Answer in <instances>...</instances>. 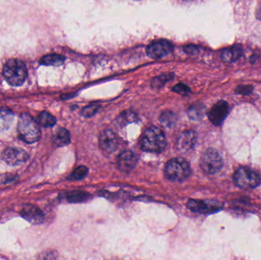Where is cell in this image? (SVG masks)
<instances>
[{
  "label": "cell",
  "instance_id": "obj_7",
  "mask_svg": "<svg viewBox=\"0 0 261 260\" xmlns=\"http://www.w3.org/2000/svg\"><path fill=\"white\" fill-rule=\"evenodd\" d=\"M187 207L193 212L202 214H211L222 209L224 204L221 201L215 200L190 199L187 203Z\"/></svg>",
  "mask_w": 261,
  "mask_h": 260
},
{
  "label": "cell",
  "instance_id": "obj_2",
  "mask_svg": "<svg viewBox=\"0 0 261 260\" xmlns=\"http://www.w3.org/2000/svg\"><path fill=\"white\" fill-rule=\"evenodd\" d=\"M17 130L20 138L29 144L39 141L42 135L39 123L29 114H22Z\"/></svg>",
  "mask_w": 261,
  "mask_h": 260
},
{
  "label": "cell",
  "instance_id": "obj_30",
  "mask_svg": "<svg viewBox=\"0 0 261 260\" xmlns=\"http://www.w3.org/2000/svg\"><path fill=\"white\" fill-rule=\"evenodd\" d=\"M256 17L261 21V4L258 6L256 10Z\"/></svg>",
  "mask_w": 261,
  "mask_h": 260
},
{
  "label": "cell",
  "instance_id": "obj_3",
  "mask_svg": "<svg viewBox=\"0 0 261 260\" xmlns=\"http://www.w3.org/2000/svg\"><path fill=\"white\" fill-rule=\"evenodd\" d=\"M4 78L13 86H22L28 77V69L24 62L18 59H11L4 66Z\"/></svg>",
  "mask_w": 261,
  "mask_h": 260
},
{
  "label": "cell",
  "instance_id": "obj_13",
  "mask_svg": "<svg viewBox=\"0 0 261 260\" xmlns=\"http://www.w3.org/2000/svg\"><path fill=\"white\" fill-rule=\"evenodd\" d=\"M197 141V136L193 131H183L178 137L176 148L182 153L192 150Z\"/></svg>",
  "mask_w": 261,
  "mask_h": 260
},
{
  "label": "cell",
  "instance_id": "obj_18",
  "mask_svg": "<svg viewBox=\"0 0 261 260\" xmlns=\"http://www.w3.org/2000/svg\"><path fill=\"white\" fill-rule=\"evenodd\" d=\"M65 61V58L61 55L52 54V55H45L41 60L40 64L45 66H58L62 65Z\"/></svg>",
  "mask_w": 261,
  "mask_h": 260
},
{
  "label": "cell",
  "instance_id": "obj_24",
  "mask_svg": "<svg viewBox=\"0 0 261 260\" xmlns=\"http://www.w3.org/2000/svg\"><path fill=\"white\" fill-rule=\"evenodd\" d=\"M89 169L88 168L84 166H79L78 168L75 169L74 172L71 173L69 179L71 180H81V179H84L86 176L88 174Z\"/></svg>",
  "mask_w": 261,
  "mask_h": 260
},
{
  "label": "cell",
  "instance_id": "obj_4",
  "mask_svg": "<svg viewBox=\"0 0 261 260\" xmlns=\"http://www.w3.org/2000/svg\"><path fill=\"white\" fill-rule=\"evenodd\" d=\"M165 174L170 181L183 182L190 176V166L184 159H171L166 164Z\"/></svg>",
  "mask_w": 261,
  "mask_h": 260
},
{
  "label": "cell",
  "instance_id": "obj_27",
  "mask_svg": "<svg viewBox=\"0 0 261 260\" xmlns=\"http://www.w3.org/2000/svg\"><path fill=\"white\" fill-rule=\"evenodd\" d=\"M173 91L178 93V94L186 96V95L190 93V89L189 88V86L183 84V83H179V84L176 85V86L173 87Z\"/></svg>",
  "mask_w": 261,
  "mask_h": 260
},
{
  "label": "cell",
  "instance_id": "obj_11",
  "mask_svg": "<svg viewBox=\"0 0 261 260\" xmlns=\"http://www.w3.org/2000/svg\"><path fill=\"white\" fill-rule=\"evenodd\" d=\"M100 146L106 153H112L119 147V137L111 130H105L100 136Z\"/></svg>",
  "mask_w": 261,
  "mask_h": 260
},
{
  "label": "cell",
  "instance_id": "obj_21",
  "mask_svg": "<svg viewBox=\"0 0 261 260\" xmlns=\"http://www.w3.org/2000/svg\"><path fill=\"white\" fill-rule=\"evenodd\" d=\"M37 122L41 126L45 128L53 127L56 124L57 120L53 115L47 112H42L38 117Z\"/></svg>",
  "mask_w": 261,
  "mask_h": 260
},
{
  "label": "cell",
  "instance_id": "obj_22",
  "mask_svg": "<svg viewBox=\"0 0 261 260\" xmlns=\"http://www.w3.org/2000/svg\"><path fill=\"white\" fill-rule=\"evenodd\" d=\"M173 77H174V75L173 74H162V75L153 79L152 82H151V86H152L153 89H155V90L161 88L167 82L171 80Z\"/></svg>",
  "mask_w": 261,
  "mask_h": 260
},
{
  "label": "cell",
  "instance_id": "obj_25",
  "mask_svg": "<svg viewBox=\"0 0 261 260\" xmlns=\"http://www.w3.org/2000/svg\"><path fill=\"white\" fill-rule=\"evenodd\" d=\"M88 196L89 195L84 192H74L68 194L67 198L70 202H81L87 200Z\"/></svg>",
  "mask_w": 261,
  "mask_h": 260
},
{
  "label": "cell",
  "instance_id": "obj_6",
  "mask_svg": "<svg viewBox=\"0 0 261 260\" xmlns=\"http://www.w3.org/2000/svg\"><path fill=\"white\" fill-rule=\"evenodd\" d=\"M234 183L241 188H254L260 184L257 172L247 167H240L233 176Z\"/></svg>",
  "mask_w": 261,
  "mask_h": 260
},
{
  "label": "cell",
  "instance_id": "obj_29",
  "mask_svg": "<svg viewBox=\"0 0 261 260\" xmlns=\"http://www.w3.org/2000/svg\"><path fill=\"white\" fill-rule=\"evenodd\" d=\"M197 50V48L193 46V45H189V46H186V48H185V51H186V53L192 54V55L196 53Z\"/></svg>",
  "mask_w": 261,
  "mask_h": 260
},
{
  "label": "cell",
  "instance_id": "obj_5",
  "mask_svg": "<svg viewBox=\"0 0 261 260\" xmlns=\"http://www.w3.org/2000/svg\"><path fill=\"white\" fill-rule=\"evenodd\" d=\"M200 166L202 170L208 174H215L223 167L221 155L215 149H207L201 157Z\"/></svg>",
  "mask_w": 261,
  "mask_h": 260
},
{
  "label": "cell",
  "instance_id": "obj_14",
  "mask_svg": "<svg viewBox=\"0 0 261 260\" xmlns=\"http://www.w3.org/2000/svg\"><path fill=\"white\" fill-rule=\"evenodd\" d=\"M138 162L136 155L131 150H125L119 155L118 167L122 172H129L135 167Z\"/></svg>",
  "mask_w": 261,
  "mask_h": 260
},
{
  "label": "cell",
  "instance_id": "obj_16",
  "mask_svg": "<svg viewBox=\"0 0 261 260\" xmlns=\"http://www.w3.org/2000/svg\"><path fill=\"white\" fill-rule=\"evenodd\" d=\"M53 141L58 147H64L71 143V135L69 131L64 128L56 130L53 136Z\"/></svg>",
  "mask_w": 261,
  "mask_h": 260
},
{
  "label": "cell",
  "instance_id": "obj_12",
  "mask_svg": "<svg viewBox=\"0 0 261 260\" xmlns=\"http://www.w3.org/2000/svg\"><path fill=\"white\" fill-rule=\"evenodd\" d=\"M22 217L32 224H39L44 221V214L39 207L33 204H26L22 207Z\"/></svg>",
  "mask_w": 261,
  "mask_h": 260
},
{
  "label": "cell",
  "instance_id": "obj_9",
  "mask_svg": "<svg viewBox=\"0 0 261 260\" xmlns=\"http://www.w3.org/2000/svg\"><path fill=\"white\" fill-rule=\"evenodd\" d=\"M229 112V106L225 101H219L208 112V117L211 124L219 126L224 122Z\"/></svg>",
  "mask_w": 261,
  "mask_h": 260
},
{
  "label": "cell",
  "instance_id": "obj_23",
  "mask_svg": "<svg viewBox=\"0 0 261 260\" xmlns=\"http://www.w3.org/2000/svg\"><path fill=\"white\" fill-rule=\"evenodd\" d=\"M137 120H138V117H137L136 114L131 111H126L119 115L118 118V123L122 126H125L128 124L133 123Z\"/></svg>",
  "mask_w": 261,
  "mask_h": 260
},
{
  "label": "cell",
  "instance_id": "obj_20",
  "mask_svg": "<svg viewBox=\"0 0 261 260\" xmlns=\"http://www.w3.org/2000/svg\"><path fill=\"white\" fill-rule=\"evenodd\" d=\"M160 123L166 128H172L177 122V116L176 114L170 111H166L160 115Z\"/></svg>",
  "mask_w": 261,
  "mask_h": 260
},
{
  "label": "cell",
  "instance_id": "obj_17",
  "mask_svg": "<svg viewBox=\"0 0 261 260\" xmlns=\"http://www.w3.org/2000/svg\"><path fill=\"white\" fill-rule=\"evenodd\" d=\"M14 115L8 109H0V131H5L10 128L13 122Z\"/></svg>",
  "mask_w": 261,
  "mask_h": 260
},
{
  "label": "cell",
  "instance_id": "obj_15",
  "mask_svg": "<svg viewBox=\"0 0 261 260\" xmlns=\"http://www.w3.org/2000/svg\"><path fill=\"white\" fill-rule=\"evenodd\" d=\"M243 54L242 47L239 45H233L230 48H225L221 54V58L224 62L232 63L237 61Z\"/></svg>",
  "mask_w": 261,
  "mask_h": 260
},
{
  "label": "cell",
  "instance_id": "obj_10",
  "mask_svg": "<svg viewBox=\"0 0 261 260\" xmlns=\"http://www.w3.org/2000/svg\"><path fill=\"white\" fill-rule=\"evenodd\" d=\"M2 159L10 166H18L29 160V154L23 149L9 147L3 152Z\"/></svg>",
  "mask_w": 261,
  "mask_h": 260
},
{
  "label": "cell",
  "instance_id": "obj_26",
  "mask_svg": "<svg viewBox=\"0 0 261 260\" xmlns=\"http://www.w3.org/2000/svg\"><path fill=\"white\" fill-rule=\"evenodd\" d=\"M100 109V106L97 104H91L90 106H86L82 111V115L87 118L93 116Z\"/></svg>",
  "mask_w": 261,
  "mask_h": 260
},
{
  "label": "cell",
  "instance_id": "obj_8",
  "mask_svg": "<svg viewBox=\"0 0 261 260\" xmlns=\"http://www.w3.org/2000/svg\"><path fill=\"white\" fill-rule=\"evenodd\" d=\"M173 51V45L168 41L161 39L150 44L146 50V53L152 59L157 60L167 56Z\"/></svg>",
  "mask_w": 261,
  "mask_h": 260
},
{
  "label": "cell",
  "instance_id": "obj_19",
  "mask_svg": "<svg viewBox=\"0 0 261 260\" xmlns=\"http://www.w3.org/2000/svg\"><path fill=\"white\" fill-rule=\"evenodd\" d=\"M205 114V107L202 104H194L193 106L189 108L188 115L189 118L193 121H199L203 118Z\"/></svg>",
  "mask_w": 261,
  "mask_h": 260
},
{
  "label": "cell",
  "instance_id": "obj_28",
  "mask_svg": "<svg viewBox=\"0 0 261 260\" xmlns=\"http://www.w3.org/2000/svg\"><path fill=\"white\" fill-rule=\"evenodd\" d=\"M253 91V87L251 86H240L236 89V93L237 94L243 95H249Z\"/></svg>",
  "mask_w": 261,
  "mask_h": 260
},
{
  "label": "cell",
  "instance_id": "obj_1",
  "mask_svg": "<svg viewBox=\"0 0 261 260\" xmlns=\"http://www.w3.org/2000/svg\"><path fill=\"white\" fill-rule=\"evenodd\" d=\"M167 146L165 134L157 127H151L144 131L141 140V149L151 153H160Z\"/></svg>",
  "mask_w": 261,
  "mask_h": 260
}]
</instances>
